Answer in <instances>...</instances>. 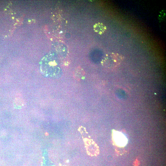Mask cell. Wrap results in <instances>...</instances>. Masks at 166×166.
Returning <instances> with one entry per match:
<instances>
[{"instance_id": "6da1fadb", "label": "cell", "mask_w": 166, "mask_h": 166, "mask_svg": "<svg viewBox=\"0 0 166 166\" xmlns=\"http://www.w3.org/2000/svg\"><path fill=\"white\" fill-rule=\"evenodd\" d=\"M40 69L43 75L47 78L57 79L61 74V70L53 58H44L41 62Z\"/></svg>"}, {"instance_id": "7a4b0ae2", "label": "cell", "mask_w": 166, "mask_h": 166, "mask_svg": "<svg viewBox=\"0 0 166 166\" xmlns=\"http://www.w3.org/2000/svg\"><path fill=\"white\" fill-rule=\"evenodd\" d=\"M123 60V57L120 55L112 53L106 55L102 63L109 68H114L119 65Z\"/></svg>"}, {"instance_id": "3957f363", "label": "cell", "mask_w": 166, "mask_h": 166, "mask_svg": "<svg viewBox=\"0 0 166 166\" xmlns=\"http://www.w3.org/2000/svg\"><path fill=\"white\" fill-rule=\"evenodd\" d=\"M113 138L116 144L118 146H124L127 143V139L121 132H115L114 133Z\"/></svg>"}, {"instance_id": "277c9868", "label": "cell", "mask_w": 166, "mask_h": 166, "mask_svg": "<svg viewBox=\"0 0 166 166\" xmlns=\"http://www.w3.org/2000/svg\"><path fill=\"white\" fill-rule=\"evenodd\" d=\"M93 28L94 31L100 34H102L106 30V27L105 25L101 22L95 24L93 26Z\"/></svg>"}, {"instance_id": "5b68a950", "label": "cell", "mask_w": 166, "mask_h": 166, "mask_svg": "<svg viewBox=\"0 0 166 166\" xmlns=\"http://www.w3.org/2000/svg\"><path fill=\"white\" fill-rule=\"evenodd\" d=\"M77 71L78 72V73H75L76 77L79 79L83 78V71L81 70H78V71Z\"/></svg>"}, {"instance_id": "8992f818", "label": "cell", "mask_w": 166, "mask_h": 166, "mask_svg": "<svg viewBox=\"0 0 166 166\" xmlns=\"http://www.w3.org/2000/svg\"><path fill=\"white\" fill-rule=\"evenodd\" d=\"M48 135V133H47V132H46V133H45V135L46 136H47V135Z\"/></svg>"}]
</instances>
